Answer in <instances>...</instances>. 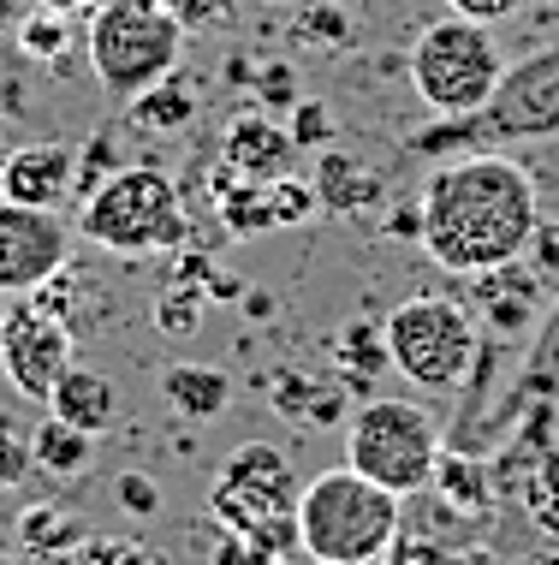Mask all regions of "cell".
<instances>
[{"label":"cell","instance_id":"e0dca14e","mask_svg":"<svg viewBox=\"0 0 559 565\" xmlns=\"http://www.w3.org/2000/svg\"><path fill=\"white\" fill-rule=\"evenodd\" d=\"M49 417L72 423V429H84V435H101L119 417V393L101 370H89V363L72 358V370L60 375L54 393H49Z\"/></svg>","mask_w":559,"mask_h":565},{"label":"cell","instance_id":"836d02e7","mask_svg":"<svg viewBox=\"0 0 559 565\" xmlns=\"http://www.w3.org/2000/svg\"><path fill=\"white\" fill-rule=\"evenodd\" d=\"M42 12H60V19H78V12H89L96 0H36Z\"/></svg>","mask_w":559,"mask_h":565},{"label":"cell","instance_id":"9c48e42d","mask_svg":"<svg viewBox=\"0 0 559 565\" xmlns=\"http://www.w3.org/2000/svg\"><path fill=\"white\" fill-rule=\"evenodd\" d=\"M381 333H387V363L422 393L464 387V375L476 363V340H482L471 303L434 298V292L405 298L399 310H387Z\"/></svg>","mask_w":559,"mask_h":565},{"label":"cell","instance_id":"83f0119b","mask_svg":"<svg viewBox=\"0 0 559 565\" xmlns=\"http://www.w3.org/2000/svg\"><path fill=\"white\" fill-rule=\"evenodd\" d=\"M524 256H530L536 274H553L559 280V221H536L530 244H524Z\"/></svg>","mask_w":559,"mask_h":565},{"label":"cell","instance_id":"9a60e30c","mask_svg":"<svg viewBox=\"0 0 559 565\" xmlns=\"http://www.w3.org/2000/svg\"><path fill=\"white\" fill-rule=\"evenodd\" d=\"M292 156H298V143H292V131L275 126L268 114H238L233 126H226L221 137V161H226V173L233 179H286L292 173Z\"/></svg>","mask_w":559,"mask_h":565},{"label":"cell","instance_id":"52a82bcc","mask_svg":"<svg viewBox=\"0 0 559 565\" xmlns=\"http://www.w3.org/2000/svg\"><path fill=\"white\" fill-rule=\"evenodd\" d=\"M441 447H447L441 423L417 399H364L345 423V465L399 500H411L434 482Z\"/></svg>","mask_w":559,"mask_h":565},{"label":"cell","instance_id":"ffe728a7","mask_svg":"<svg viewBox=\"0 0 559 565\" xmlns=\"http://www.w3.org/2000/svg\"><path fill=\"white\" fill-rule=\"evenodd\" d=\"M126 119L138 131H179V126H191V119H196V89L179 78V72H168L161 84H149L143 96L126 102Z\"/></svg>","mask_w":559,"mask_h":565},{"label":"cell","instance_id":"8fae6325","mask_svg":"<svg viewBox=\"0 0 559 565\" xmlns=\"http://www.w3.org/2000/svg\"><path fill=\"white\" fill-rule=\"evenodd\" d=\"M72 370V328L42 298H12L0 310V375L30 405H49L54 381Z\"/></svg>","mask_w":559,"mask_h":565},{"label":"cell","instance_id":"8992f818","mask_svg":"<svg viewBox=\"0 0 559 565\" xmlns=\"http://www.w3.org/2000/svg\"><path fill=\"white\" fill-rule=\"evenodd\" d=\"M208 512L233 542L256 547V554H286L298 547V477L286 465L280 447L268 440H250L221 465L215 494H208Z\"/></svg>","mask_w":559,"mask_h":565},{"label":"cell","instance_id":"30bf717a","mask_svg":"<svg viewBox=\"0 0 559 565\" xmlns=\"http://www.w3.org/2000/svg\"><path fill=\"white\" fill-rule=\"evenodd\" d=\"M530 411H553V417H559V292L548 298L541 322L530 328V340H524L518 375H512L506 387L488 399V411L471 423V435H464L459 447L464 452L494 447V440H506L524 417H530Z\"/></svg>","mask_w":559,"mask_h":565},{"label":"cell","instance_id":"ac0fdd59","mask_svg":"<svg viewBox=\"0 0 559 565\" xmlns=\"http://www.w3.org/2000/svg\"><path fill=\"white\" fill-rule=\"evenodd\" d=\"M441 500L452 512H488L494 507V465L482 452H464V447H441V465H434V482Z\"/></svg>","mask_w":559,"mask_h":565},{"label":"cell","instance_id":"484cf974","mask_svg":"<svg viewBox=\"0 0 559 565\" xmlns=\"http://www.w3.org/2000/svg\"><path fill=\"white\" fill-rule=\"evenodd\" d=\"M173 19L185 24V36L196 30V36H203V30H226L238 19V0H173Z\"/></svg>","mask_w":559,"mask_h":565},{"label":"cell","instance_id":"6da1fadb","mask_svg":"<svg viewBox=\"0 0 559 565\" xmlns=\"http://www.w3.org/2000/svg\"><path fill=\"white\" fill-rule=\"evenodd\" d=\"M417 209H422V250L447 274L518 263L541 221L530 167H518L506 149H471V156L434 161Z\"/></svg>","mask_w":559,"mask_h":565},{"label":"cell","instance_id":"7c38bea8","mask_svg":"<svg viewBox=\"0 0 559 565\" xmlns=\"http://www.w3.org/2000/svg\"><path fill=\"white\" fill-rule=\"evenodd\" d=\"M72 268V226L60 209H24L0 196V292L30 298Z\"/></svg>","mask_w":559,"mask_h":565},{"label":"cell","instance_id":"d6a6232c","mask_svg":"<svg viewBox=\"0 0 559 565\" xmlns=\"http://www.w3.org/2000/svg\"><path fill=\"white\" fill-rule=\"evenodd\" d=\"M387 238H417L422 244V209L417 203L393 209V215H387Z\"/></svg>","mask_w":559,"mask_h":565},{"label":"cell","instance_id":"f1b7e54d","mask_svg":"<svg viewBox=\"0 0 559 565\" xmlns=\"http://www.w3.org/2000/svg\"><path fill=\"white\" fill-rule=\"evenodd\" d=\"M30 440H19L12 429H0V488H19L24 477H30Z\"/></svg>","mask_w":559,"mask_h":565},{"label":"cell","instance_id":"4316f807","mask_svg":"<svg viewBox=\"0 0 559 565\" xmlns=\"http://www.w3.org/2000/svg\"><path fill=\"white\" fill-rule=\"evenodd\" d=\"M196 322H203V298H196V292H168V298H161L155 328L168 333V340H185Z\"/></svg>","mask_w":559,"mask_h":565},{"label":"cell","instance_id":"e575fe53","mask_svg":"<svg viewBox=\"0 0 559 565\" xmlns=\"http://www.w3.org/2000/svg\"><path fill=\"white\" fill-rule=\"evenodd\" d=\"M0 24H7V7H0Z\"/></svg>","mask_w":559,"mask_h":565},{"label":"cell","instance_id":"4fadbf2b","mask_svg":"<svg viewBox=\"0 0 559 565\" xmlns=\"http://www.w3.org/2000/svg\"><path fill=\"white\" fill-rule=\"evenodd\" d=\"M476 280V303H482V333L494 340H530V328L541 322V274L530 263H501V268H482L471 274Z\"/></svg>","mask_w":559,"mask_h":565},{"label":"cell","instance_id":"3957f363","mask_svg":"<svg viewBox=\"0 0 559 565\" xmlns=\"http://www.w3.org/2000/svg\"><path fill=\"white\" fill-rule=\"evenodd\" d=\"M405 530V500L352 465L298 488V547L327 565H381Z\"/></svg>","mask_w":559,"mask_h":565},{"label":"cell","instance_id":"2e32d148","mask_svg":"<svg viewBox=\"0 0 559 565\" xmlns=\"http://www.w3.org/2000/svg\"><path fill=\"white\" fill-rule=\"evenodd\" d=\"M310 191H315V209H327V215H369V209L387 203L381 173L369 161L345 156V149H327L315 179H310Z\"/></svg>","mask_w":559,"mask_h":565},{"label":"cell","instance_id":"cb8c5ba5","mask_svg":"<svg viewBox=\"0 0 559 565\" xmlns=\"http://www.w3.org/2000/svg\"><path fill=\"white\" fill-rule=\"evenodd\" d=\"M286 131H292L298 149H327V143H334V114H327L322 102L298 96L292 102V126H286Z\"/></svg>","mask_w":559,"mask_h":565},{"label":"cell","instance_id":"8d00e7d4","mask_svg":"<svg viewBox=\"0 0 559 565\" xmlns=\"http://www.w3.org/2000/svg\"><path fill=\"white\" fill-rule=\"evenodd\" d=\"M553 565H559V559H553Z\"/></svg>","mask_w":559,"mask_h":565},{"label":"cell","instance_id":"d590c367","mask_svg":"<svg viewBox=\"0 0 559 565\" xmlns=\"http://www.w3.org/2000/svg\"><path fill=\"white\" fill-rule=\"evenodd\" d=\"M310 565H327V559H310Z\"/></svg>","mask_w":559,"mask_h":565},{"label":"cell","instance_id":"f546056e","mask_svg":"<svg viewBox=\"0 0 559 565\" xmlns=\"http://www.w3.org/2000/svg\"><path fill=\"white\" fill-rule=\"evenodd\" d=\"M447 12L476 19V24H506L512 12H524V0H447Z\"/></svg>","mask_w":559,"mask_h":565},{"label":"cell","instance_id":"7a4b0ae2","mask_svg":"<svg viewBox=\"0 0 559 565\" xmlns=\"http://www.w3.org/2000/svg\"><path fill=\"white\" fill-rule=\"evenodd\" d=\"M559 137V42L524 54L518 66L501 72L494 96L476 114L459 119H434L405 137V156L422 161H447V156H471V149H518V143H548Z\"/></svg>","mask_w":559,"mask_h":565},{"label":"cell","instance_id":"44dd1931","mask_svg":"<svg viewBox=\"0 0 559 565\" xmlns=\"http://www.w3.org/2000/svg\"><path fill=\"white\" fill-rule=\"evenodd\" d=\"M89 452H96V435L72 429V423H60V417H42V429L30 435V465L49 470V477H84Z\"/></svg>","mask_w":559,"mask_h":565},{"label":"cell","instance_id":"ba28073f","mask_svg":"<svg viewBox=\"0 0 559 565\" xmlns=\"http://www.w3.org/2000/svg\"><path fill=\"white\" fill-rule=\"evenodd\" d=\"M501 72H506V54H501V42H494V24L459 19V12L434 19L411 49V89L422 96V108L434 119L476 114L482 102L494 96Z\"/></svg>","mask_w":559,"mask_h":565},{"label":"cell","instance_id":"277c9868","mask_svg":"<svg viewBox=\"0 0 559 565\" xmlns=\"http://www.w3.org/2000/svg\"><path fill=\"white\" fill-rule=\"evenodd\" d=\"M78 233L114 256H155L185 244V196H179L173 173L149 161H126L108 179H96L78 196Z\"/></svg>","mask_w":559,"mask_h":565},{"label":"cell","instance_id":"5b68a950","mask_svg":"<svg viewBox=\"0 0 559 565\" xmlns=\"http://www.w3.org/2000/svg\"><path fill=\"white\" fill-rule=\"evenodd\" d=\"M179 49H185V24L155 0H96L89 7L84 54L114 102H131L149 84H161L179 66Z\"/></svg>","mask_w":559,"mask_h":565},{"label":"cell","instance_id":"d4e9b609","mask_svg":"<svg viewBox=\"0 0 559 565\" xmlns=\"http://www.w3.org/2000/svg\"><path fill=\"white\" fill-rule=\"evenodd\" d=\"M298 36L322 42V49H345V42H352V19H345L340 7H304L298 12Z\"/></svg>","mask_w":559,"mask_h":565},{"label":"cell","instance_id":"1f68e13d","mask_svg":"<svg viewBox=\"0 0 559 565\" xmlns=\"http://www.w3.org/2000/svg\"><path fill=\"white\" fill-rule=\"evenodd\" d=\"M262 102H275V108H292L298 102V84H292V66H262Z\"/></svg>","mask_w":559,"mask_h":565},{"label":"cell","instance_id":"5bb4252c","mask_svg":"<svg viewBox=\"0 0 559 565\" xmlns=\"http://www.w3.org/2000/svg\"><path fill=\"white\" fill-rule=\"evenodd\" d=\"M78 185V149L66 143H24L0 161V196L24 209H60Z\"/></svg>","mask_w":559,"mask_h":565},{"label":"cell","instance_id":"7402d4cb","mask_svg":"<svg viewBox=\"0 0 559 565\" xmlns=\"http://www.w3.org/2000/svg\"><path fill=\"white\" fill-rule=\"evenodd\" d=\"M340 370L352 375V381H369L375 370H393L381 322H352V328L340 333Z\"/></svg>","mask_w":559,"mask_h":565},{"label":"cell","instance_id":"603a6c76","mask_svg":"<svg viewBox=\"0 0 559 565\" xmlns=\"http://www.w3.org/2000/svg\"><path fill=\"white\" fill-rule=\"evenodd\" d=\"M19 49L30 60H60L72 49V19H60V12H30V19H19Z\"/></svg>","mask_w":559,"mask_h":565},{"label":"cell","instance_id":"4dcf8cb0","mask_svg":"<svg viewBox=\"0 0 559 565\" xmlns=\"http://www.w3.org/2000/svg\"><path fill=\"white\" fill-rule=\"evenodd\" d=\"M119 507L143 518V512H155V507H161V488L149 482V477H138V470H131V477H119Z\"/></svg>","mask_w":559,"mask_h":565},{"label":"cell","instance_id":"d6986e66","mask_svg":"<svg viewBox=\"0 0 559 565\" xmlns=\"http://www.w3.org/2000/svg\"><path fill=\"white\" fill-rule=\"evenodd\" d=\"M161 393H168V405L179 411V417H221L226 405H233V381H226L221 370H208V363H173L168 375H161Z\"/></svg>","mask_w":559,"mask_h":565}]
</instances>
